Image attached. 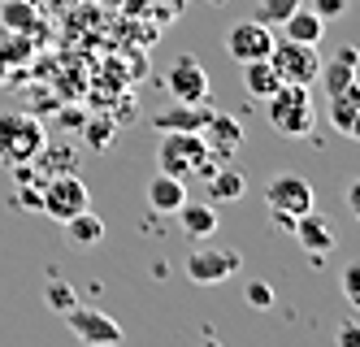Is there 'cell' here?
<instances>
[{"label": "cell", "mask_w": 360, "mask_h": 347, "mask_svg": "<svg viewBox=\"0 0 360 347\" xmlns=\"http://www.w3.org/2000/svg\"><path fill=\"white\" fill-rule=\"evenodd\" d=\"M113 118H91L87 122V130H83V139H87V148H100V152H105L109 144H113Z\"/></svg>", "instance_id": "cell-26"}, {"label": "cell", "mask_w": 360, "mask_h": 347, "mask_svg": "<svg viewBox=\"0 0 360 347\" xmlns=\"http://www.w3.org/2000/svg\"><path fill=\"white\" fill-rule=\"evenodd\" d=\"M243 296H248L252 308H269V304H274V286H269V282H248Z\"/></svg>", "instance_id": "cell-28"}, {"label": "cell", "mask_w": 360, "mask_h": 347, "mask_svg": "<svg viewBox=\"0 0 360 347\" xmlns=\"http://www.w3.org/2000/svg\"><path fill=\"white\" fill-rule=\"evenodd\" d=\"M261 104H265V118H269V126L278 130V135H287V139H308L313 135L317 109H313V96H308L304 83H282Z\"/></svg>", "instance_id": "cell-2"}, {"label": "cell", "mask_w": 360, "mask_h": 347, "mask_svg": "<svg viewBox=\"0 0 360 347\" xmlns=\"http://www.w3.org/2000/svg\"><path fill=\"white\" fill-rule=\"evenodd\" d=\"M356 70H360V52L356 48H339V57H334V61H321L317 83L326 87V96H339L343 87H352Z\"/></svg>", "instance_id": "cell-16"}, {"label": "cell", "mask_w": 360, "mask_h": 347, "mask_svg": "<svg viewBox=\"0 0 360 347\" xmlns=\"http://www.w3.org/2000/svg\"><path fill=\"white\" fill-rule=\"evenodd\" d=\"M269 65L278 70L282 83H317V70H321V57H317V44H300V39H278L274 52H269Z\"/></svg>", "instance_id": "cell-6"}, {"label": "cell", "mask_w": 360, "mask_h": 347, "mask_svg": "<svg viewBox=\"0 0 360 347\" xmlns=\"http://www.w3.org/2000/svg\"><path fill=\"white\" fill-rule=\"evenodd\" d=\"M291 234H295V244H300L304 252H313V256H321V252H330V248H334V226H330L326 217H317L313 208H308L304 217H295Z\"/></svg>", "instance_id": "cell-15"}, {"label": "cell", "mask_w": 360, "mask_h": 347, "mask_svg": "<svg viewBox=\"0 0 360 347\" xmlns=\"http://www.w3.org/2000/svg\"><path fill=\"white\" fill-rule=\"evenodd\" d=\"M209 118H213L209 100H178L174 109H161L157 118H152V126L157 130H200Z\"/></svg>", "instance_id": "cell-13"}, {"label": "cell", "mask_w": 360, "mask_h": 347, "mask_svg": "<svg viewBox=\"0 0 360 347\" xmlns=\"http://www.w3.org/2000/svg\"><path fill=\"white\" fill-rule=\"evenodd\" d=\"M35 18L39 13L31 0H0V26H9V31H31Z\"/></svg>", "instance_id": "cell-23"}, {"label": "cell", "mask_w": 360, "mask_h": 347, "mask_svg": "<svg viewBox=\"0 0 360 347\" xmlns=\"http://www.w3.org/2000/svg\"><path fill=\"white\" fill-rule=\"evenodd\" d=\"M44 144L48 135L31 113H0V161L5 165H31Z\"/></svg>", "instance_id": "cell-4"}, {"label": "cell", "mask_w": 360, "mask_h": 347, "mask_svg": "<svg viewBox=\"0 0 360 347\" xmlns=\"http://www.w3.org/2000/svg\"><path fill=\"white\" fill-rule=\"evenodd\" d=\"M44 304L53 308V313H70L74 304H79V296H74V286L70 282H61V278H53L44 286Z\"/></svg>", "instance_id": "cell-25"}, {"label": "cell", "mask_w": 360, "mask_h": 347, "mask_svg": "<svg viewBox=\"0 0 360 347\" xmlns=\"http://www.w3.org/2000/svg\"><path fill=\"white\" fill-rule=\"evenodd\" d=\"M221 161L204 148L200 130H161L157 144V170L174 174V178H209Z\"/></svg>", "instance_id": "cell-1"}, {"label": "cell", "mask_w": 360, "mask_h": 347, "mask_svg": "<svg viewBox=\"0 0 360 347\" xmlns=\"http://www.w3.org/2000/svg\"><path fill=\"white\" fill-rule=\"evenodd\" d=\"M326 35V18H317L313 9H295L287 22H282V39H300V44H321Z\"/></svg>", "instance_id": "cell-20"}, {"label": "cell", "mask_w": 360, "mask_h": 347, "mask_svg": "<svg viewBox=\"0 0 360 347\" xmlns=\"http://www.w3.org/2000/svg\"><path fill=\"white\" fill-rule=\"evenodd\" d=\"M300 5H304V0H261V5H256V18H261L265 26H282Z\"/></svg>", "instance_id": "cell-24"}, {"label": "cell", "mask_w": 360, "mask_h": 347, "mask_svg": "<svg viewBox=\"0 0 360 347\" xmlns=\"http://www.w3.org/2000/svg\"><path fill=\"white\" fill-rule=\"evenodd\" d=\"M39 208H44L53 222H70L74 213L91 208V191H87V182H83L79 174H53V178L44 182Z\"/></svg>", "instance_id": "cell-5"}, {"label": "cell", "mask_w": 360, "mask_h": 347, "mask_svg": "<svg viewBox=\"0 0 360 347\" xmlns=\"http://www.w3.org/2000/svg\"><path fill=\"white\" fill-rule=\"evenodd\" d=\"M243 87H248V96H252V100H265V96H274V92L282 87V78H278V70L269 65V57H265V61H248V65H243Z\"/></svg>", "instance_id": "cell-21"}, {"label": "cell", "mask_w": 360, "mask_h": 347, "mask_svg": "<svg viewBox=\"0 0 360 347\" xmlns=\"http://www.w3.org/2000/svg\"><path fill=\"white\" fill-rule=\"evenodd\" d=\"M274 44H278L274 26H265L261 18H243V22H235L226 31V52H230V61H239V65L265 61L269 52H274Z\"/></svg>", "instance_id": "cell-7"}, {"label": "cell", "mask_w": 360, "mask_h": 347, "mask_svg": "<svg viewBox=\"0 0 360 347\" xmlns=\"http://www.w3.org/2000/svg\"><path fill=\"white\" fill-rule=\"evenodd\" d=\"M347 208H352L356 217H360V178H356V182L347 187Z\"/></svg>", "instance_id": "cell-31"}, {"label": "cell", "mask_w": 360, "mask_h": 347, "mask_svg": "<svg viewBox=\"0 0 360 347\" xmlns=\"http://www.w3.org/2000/svg\"><path fill=\"white\" fill-rule=\"evenodd\" d=\"M204 182H209V200L213 204H226V200H239L243 191H248V178H243V170H235V165H217L209 178H204Z\"/></svg>", "instance_id": "cell-19"}, {"label": "cell", "mask_w": 360, "mask_h": 347, "mask_svg": "<svg viewBox=\"0 0 360 347\" xmlns=\"http://www.w3.org/2000/svg\"><path fill=\"white\" fill-rule=\"evenodd\" d=\"M313 204H317L313 182H308L304 174H295V170L274 174V178H269V187H265V208L274 213V222H278L282 230H291V226H295V217H304V213L313 208Z\"/></svg>", "instance_id": "cell-3"}, {"label": "cell", "mask_w": 360, "mask_h": 347, "mask_svg": "<svg viewBox=\"0 0 360 347\" xmlns=\"http://www.w3.org/2000/svg\"><path fill=\"white\" fill-rule=\"evenodd\" d=\"M334 343H339V347H360V326H356V322L339 326V334H334Z\"/></svg>", "instance_id": "cell-30"}, {"label": "cell", "mask_w": 360, "mask_h": 347, "mask_svg": "<svg viewBox=\"0 0 360 347\" xmlns=\"http://www.w3.org/2000/svg\"><path fill=\"white\" fill-rule=\"evenodd\" d=\"M61 226H65V239H70V248H79V252L96 248L100 239H105V222H100L91 208L74 213V217H70V222H61Z\"/></svg>", "instance_id": "cell-18"}, {"label": "cell", "mask_w": 360, "mask_h": 347, "mask_svg": "<svg viewBox=\"0 0 360 347\" xmlns=\"http://www.w3.org/2000/svg\"><path fill=\"white\" fill-rule=\"evenodd\" d=\"M165 87H169L174 100H209V70L183 52V57L165 70Z\"/></svg>", "instance_id": "cell-9"}, {"label": "cell", "mask_w": 360, "mask_h": 347, "mask_svg": "<svg viewBox=\"0 0 360 347\" xmlns=\"http://www.w3.org/2000/svg\"><path fill=\"white\" fill-rule=\"evenodd\" d=\"M183 204H187V178H174L165 170L152 174V182H148V208L152 213H178Z\"/></svg>", "instance_id": "cell-14"}, {"label": "cell", "mask_w": 360, "mask_h": 347, "mask_svg": "<svg viewBox=\"0 0 360 347\" xmlns=\"http://www.w3.org/2000/svg\"><path fill=\"white\" fill-rule=\"evenodd\" d=\"M239 265H243L239 252L213 248V244H200V248L187 256V278H191L195 286H217V282H226V278H235V274H239Z\"/></svg>", "instance_id": "cell-8"}, {"label": "cell", "mask_w": 360, "mask_h": 347, "mask_svg": "<svg viewBox=\"0 0 360 347\" xmlns=\"http://www.w3.org/2000/svg\"><path fill=\"white\" fill-rule=\"evenodd\" d=\"M174 217L178 222H183V230L191 234V239H213L217 234V204L213 200H204V204H183V208H178L174 213Z\"/></svg>", "instance_id": "cell-17"}, {"label": "cell", "mask_w": 360, "mask_h": 347, "mask_svg": "<svg viewBox=\"0 0 360 347\" xmlns=\"http://www.w3.org/2000/svg\"><path fill=\"white\" fill-rule=\"evenodd\" d=\"M330 122L339 135L360 139V74L352 78V87H343L339 96H330Z\"/></svg>", "instance_id": "cell-12"}, {"label": "cell", "mask_w": 360, "mask_h": 347, "mask_svg": "<svg viewBox=\"0 0 360 347\" xmlns=\"http://www.w3.org/2000/svg\"><path fill=\"white\" fill-rule=\"evenodd\" d=\"M200 139H204V148H209L217 161H230V156L239 152V144H243V126L230 118V113H217L213 109V118L200 126Z\"/></svg>", "instance_id": "cell-11"}, {"label": "cell", "mask_w": 360, "mask_h": 347, "mask_svg": "<svg viewBox=\"0 0 360 347\" xmlns=\"http://www.w3.org/2000/svg\"><path fill=\"white\" fill-rule=\"evenodd\" d=\"M308 9H313L317 18H326V22H330V18H343V13H347V0H313Z\"/></svg>", "instance_id": "cell-29"}, {"label": "cell", "mask_w": 360, "mask_h": 347, "mask_svg": "<svg viewBox=\"0 0 360 347\" xmlns=\"http://www.w3.org/2000/svg\"><path fill=\"white\" fill-rule=\"evenodd\" d=\"M339 282H343V296H347V304L360 313V260H352V265H347Z\"/></svg>", "instance_id": "cell-27"}, {"label": "cell", "mask_w": 360, "mask_h": 347, "mask_svg": "<svg viewBox=\"0 0 360 347\" xmlns=\"http://www.w3.org/2000/svg\"><path fill=\"white\" fill-rule=\"evenodd\" d=\"M65 317V326L74 330V339H83V343H117L122 339V326L113 322L109 313H100V308H83V304H74Z\"/></svg>", "instance_id": "cell-10"}, {"label": "cell", "mask_w": 360, "mask_h": 347, "mask_svg": "<svg viewBox=\"0 0 360 347\" xmlns=\"http://www.w3.org/2000/svg\"><path fill=\"white\" fill-rule=\"evenodd\" d=\"M31 57V44H27V31H9V26H0V83L9 78L13 65H22Z\"/></svg>", "instance_id": "cell-22"}]
</instances>
